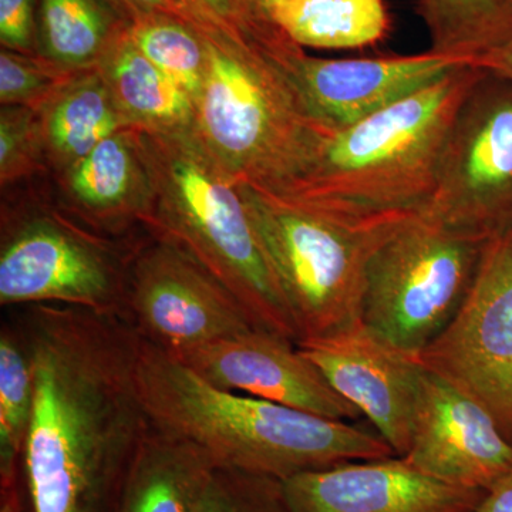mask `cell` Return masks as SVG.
I'll list each match as a JSON object with an SVG mask.
<instances>
[{
  "mask_svg": "<svg viewBox=\"0 0 512 512\" xmlns=\"http://www.w3.org/2000/svg\"><path fill=\"white\" fill-rule=\"evenodd\" d=\"M133 2L147 9L170 10L177 8L174 0H133Z\"/></svg>",
  "mask_w": 512,
  "mask_h": 512,
  "instance_id": "33",
  "label": "cell"
},
{
  "mask_svg": "<svg viewBox=\"0 0 512 512\" xmlns=\"http://www.w3.org/2000/svg\"><path fill=\"white\" fill-rule=\"evenodd\" d=\"M423 214L483 242L512 232V83L484 69L448 133Z\"/></svg>",
  "mask_w": 512,
  "mask_h": 512,
  "instance_id": "7",
  "label": "cell"
},
{
  "mask_svg": "<svg viewBox=\"0 0 512 512\" xmlns=\"http://www.w3.org/2000/svg\"><path fill=\"white\" fill-rule=\"evenodd\" d=\"M134 376L151 426L200 447L215 467L285 481L396 456L379 434L348 421L218 389L173 353L141 338Z\"/></svg>",
  "mask_w": 512,
  "mask_h": 512,
  "instance_id": "2",
  "label": "cell"
},
{
  "mask_svg": "<svg viewBox=\"0 0 512 512\" xmlns=\"http://www.w3.org/2000/svg\"><path fill=\"white\" fill-rule=\"evenodd\" d=\"M168 190L157 227L228 289L258 329L301 340L291 306L262 251L241 191L190 151L167 163Z\"/></svg>",
  "mask_w": 512,
  "mask_h": 512,
  "instance_id": "5",
  "label": "cell"
},
{
  "mask_svg": "<svg viewBox=\"0 0 512 512\" xmlns=\"http://www.w3.org/2000/svg\"><path fill=\"white\" fill-rule=\"evenodd\" d=\"M127 268L101 241L64 222L33 220L0 252V305H60L123 316Z\"/></svg>",
  "mask_w": 512,
  "mask_h": 512,
  "instance_id": "10",
  "label": "cell"
},
{
  "mask_svg": "<svg viewBox=\"0 0 512 512\" xmlns=\"http://www.w3.org/2000/svg\"><path fill=\"white\" fill-rule=\"evenodd\" d=\"M484 69L458 67L426 89L333 131L305 173L278 195L338 217L423 212L437 183L448 133Z\"/></svg>",
  "mask_w": 512,
  "mask_h": 512,
  "instance_id": "3",
  "label": "cell"
},
{
  "mask_svg": "<svg viewBox=\"0 0 512 512\" xmlns=\"http://www.w3.org/2000/svg\"><path fill=\"white\" fill-rule=\"evenodd\" d=\"M271 19L295 45L313 49H363L390 29L384 0H289Z\"/></svg>",
  "mask_w": 512,
  "mask_h": 512,
  "instance_id": "17",
  "label": "cell"
},
{
  "mask_svg": "<svg viewBox=\"0 0 512 512\" xmlns=\"http://www.w3.org/2000/svg\"><path fill=\"white\" fill-rule=\"evenodd\" d=\"M431 52L478 63L512 40V0H417Z\"/></svg>",
  "mask_w": 512,
  "mask_h": 512,
  "instance_id": "18",
  "label": "cell"
},
{
  "mask_svg": "<svg viewBox=\"0 0 512 512\" xmlns=\"http://www.w3.org/2000/svg\"><path fill=\"white\" fill-rule=\"evenodd\" d=\"M298 348L330 386L367 417L394 454L403 457L412 440L424 373L419 357L397 348L363 320L329 335L303 339Z\"/></svg>",
  "mask_w": 512,
  "mask_h": 512,
  "instance_id": "12",
  "label": "cell"
},
{
  "mask_svg": "<svg viewBox=\"0 0 512 512\" xmlns=\"http://www.w3.org/2000/svg\"><path fill=\"white\" fill-rule=\"evenodd\" d=\"M417 357L483 407L512 444V232L485 245L463 305Z\"/></svg>",
  "mask_w": 512,
  "mask_h": 512,
  "instance_id": "8",
  "label": "cell"
},
{
  "mask_svg": "<svg viewBox=\"0 0 512 512\" xmlns=\"http://www.w3.org/2000/svg\"><path fill=\"white\" fill-rule=\"evenodd\" d=\"M192 512H291L284 481L214 467L202 484Z\"/></svg>",
  "mask_w": 512,
  "mask_h": 512,
  "instance_id": "24",
  "label": "cell"
},
{
  "mask_svg": "<svg viewBox=\"0 0 512 512\" xmlns=\"http://www.w3.org/2000/svg\"><path fill=\"white\" fill-rule=\"evenodd\" d=\"M117 123L116 111L104 87L83 84L56 104L49 121L50 140L60 153L82 158L111 137Z\"/></svg>",
  "mask_w": 512,
  "mask_h": 512,
  "instance_id": "21",
  "label": "cell"
},
{
  "mask_svg": "<svg viewBox=\"0 0 512 512\" xmlns=\"http://www.w3.org/2000/svg\"><path fill=\"white\" fill-rule=\"evenodd\" d=\"M215 464L200 447L151 426L109 512H192Z\"/></svg>",
  "mask_w": 512,
  "mask_h": 512,
  "instance_id": "16",
  "label": "cell"
},
{
  "mask_svg": "<svg viewBox=\"0 0 512 512\" xmlns=\"http://www.w3.org/2000/svg\"><path fill=\"white\" fill-rule=\"evenodd\" d=\"M262 50L313 119L332 131L379 113L458 67L473 66L431 50L413 56L319 59L303 55L282 30L268 37Z\"/></svg>",
  "mask_w": 512,
  "mask_h": 512,
  "instance_id": "11",
  "label": "cell"
},
{
  "mask_svg": "<svg viewBox=\"0 0 512 512\" xmlns=\"http://www.w3.org/2000/svg\"><path fill=\"white\" fill-rule=\"evenodd\" d=\"M133 178V157L127 144L111 136L77 160L72 187L84 207L111 215L126 204Z\"/></svg>",
  "mask_w": 512,
  "mask_h": 512,
  "instance_id": "22",
  "label": "cell"
},
{
  "mask_svg": "<svg viewBox=\"0 0 512 512\" xmlns=\"http://www.w3.org/2000/svg\"><path fill=\"white\" fill-rule=\"evenodd\" d=\"M238 187L301 340L360 322L373 256L416 214L356 220L293 204L245 181Z\"/></svg>",
  "mask_w": 512,
  "mask_h": 512,
  "instance_id": "4",
  "label": "cell"
},
{
  "mask_svg": "<svg viewBox=\"0 0 512 512\" xmlns=\"http://www.w3.org/2000/svg\"><path fill=\"white\" fill-rule=\"evenodd\" d=\"M35 400L22 473L30 512H109L151 424L136 386L140 338L126 320L25 306Z\"/></svg>",
  "mask_w": 512,
  "mask_h": 512,
  "instance_id": "1",
  "label": "cell"
},
{
  "mask_svg": "<svg viewBox=\"0 0 512 512\" xmlns=\"http://www.w3.org/2000/svg\"><path fill=\"white\" fill-rule=\"evenodd\" d=\"M175 5L191 9L204 22L222 23L229 35L241 37L242 32L251 35L256 26L266 18L255 8L252 0H174Z\"/></svg>",
  "mask_w": 512,
  "mask_h": 512,
  "instance_id": "26",
  "label": "cell"
},
{
  "mask_svg": "<svg viewBox=\"0 0 512 512\" xmlns=\"http://www.w3.org/2000/svg\"><path fill=\"white\" fill-rule=\"evenodd\" d=\"M478 67L488 70V72L504 77L512 83V40L507 45L501 47L497 52L484 57Z\"/></svg>",
  "mask_w": 512,
  "mask_h": 512,
  "instance_id": "30",
  "label": "cell"
},
{
  "mask_svg": "<svg viewBox=\"0 0 512 512\" xmlns=\"http://www.w3.org/2000/svg\"><path fill=\"white\" fill-rule=\"evenodd\" d=\"M284 490L291 512H473L487 494L441 483L399 456L308 471Z\"/></svg>",
  "mask_w": 512,
  "mask_h": 512,
  "instance_id": "15",
  "label": "cell"
},
{
  "mask_svg": "<svg viewBox=\"0 0 512 512\" xmlns=\"http://www.w3.org/2000/svg\"><path fill=\"white\" fill-rule=\"evenodd\" d=\"M33 0H0V39L3 45L26 49L33 28Z\"/></svg>",
  "mask_w": 512,
  "mask_h": 512,
  "instance_id": "28",
  "label": "cell"
},
{
  "mask_svg": "<svg viewBox=\"0 0 512 512\" xmlns=\"http://www.w3.org/2000/svg\"><path fill=\"white\" fill-rule=\"evenodd\" d=\"M473 512H512V471L485 494Z\"/></svg>",
  "mask_w": 512,
  "mask_h": 512,
  "instance_id": "29",
  "label": "cell"
},
{
  "mask_svg": "<svg viewBox=\"0 0 512 512\" xmlns=\"http://www.w3.org/2000/svg\"><path fill=\"white\" fill-rule=\"evenodd\" d=\"M205 382L325 419L352 421L362 413L340 396L295 342L252 329L174 355Z\"/></svg>",
  "mask_w": 512,
  "mask_h": 512,
  "instance_id": "13",
  "label": "cell"
},
{
  "mask_svg": "<svg viewBox=\"0 0 512 512\" xmlns=\"http://www.w3.org/2000/svg\"><path fill=\"white\" fill-rule=\"evenodd\" d=\"M487 244L423 212L413 215L370 262L363 322L397 348L419 355L463 305Z\"/></svg>",
  "mask_w": 512,
  "mask_h": 512,
  "instance_id": "6",
  "label": "cell"
},
{
  "mask_svg": "<svg viewBox=\"0 0 512 512\" xmlns=\"http://www.w3.org/2000/svg\"><path fill=\"white\" fill-rule=\"evenodd\" d=\"M35 400L28 343L18 320L0 329V490L19 484Z\"/></svg>",
  "mask_w": 512,
  "mask_h": 512,
  "instance_id": "19",
  "label": "cell"
},
{
  "mask_svg": "<svg viewBox=\"0 0 512 512\" xmlns=\"http://www.w3.org/2000/svg\"><path fill=\"white\" fill-rule=\"evenodd\" d=\"M121 318L173 355L258 329L215 276L163 238L127 266Z\"/></svg>",
  "mask_w": 512,
  "mask_h": 512,
  "instance_id": "9",
  "label": "cell"
},
{
  "mask_svg": "<svg viewBox=\"0 0 512 512\" xmlns=\"http://www.w3.org/2000/svg\"><path fill=\"white\" fill-rule=\"evenodd\" d=\"M46 45L60 62L92 59L106 36L103 16L92 0H43Z\"/></svg>",
  "mask_w": 512,
  "mask_h": 512,
  "instance_id": "25",
  "label": "cell"
},
{
  "mask_svg": "<svg viewBox=\"0 0 512 512\" xmlns=\"http://www.w3.org/2000/svg\"><path fill=\"white\" fill-rule=\"evenodd\" d=\"M0 512H25L19 484L0 490Z\"/></svg>",
  "mask_w": 512,
  "mask_h": 512,
  "instance_id": "31",
  "label": "cell"
},
{
  "mask_svg": "<svg viewBox=\"0 0 512 512\" xmlns=\"http://www.w3.org/2000/svg\"><path fill=\"white\" fill-rule=\"evenodd\" d=\"M134 46L170 76L192 99L201 94L205 47L197 37L174 22H148L133 33Z\"/></svg>",
  "mask_w": 512,
  "mask_h": 512,
  "instance_id": "23",
  "label": "cell"
},
{
  "mask_svg": "<svg viewBox=\"0 0 512 512\" xmlns=\"http://www.w3.org/2000/svg\"><path fill=\"white\" fill-rule=\"evenodd\" d=\"M42 74L18 57L2 53L0 56V99L12 103L28 99L42 87Z\"/></svg>",
  "mask_w": 512,
  "mask_h": 512,
  "instance_id": "27",
  "label": "cell"
},
{
  "mask_svg": "<svg viewBox=\"0 0 512 512\" xmlns=\"http://www.w3.org/2000/svg\"><path fill=\"white\" fill-rule=\"evenodd\" d=\"M286 2H289V0H252L255 8L269 19H271L272 13L276 9L281 8L282 5H285Z\"/></svg>",
  "mask_w": 512,
  "mask_h": 512,
  "instance_id": "32",
  "label": "cell"
},
{
  "mask_svg": "<svg viewBox=\"0 0 512 512\" xmlns=\"http://www.w3.org/2000/svg\"><path fill=\"white\" fill-rule=\"evenodd\" d=\"M403 458L441 483L488 493L512 471V444L483 407L424 370Z\"/></svg>",
  "mask_w": 512,
  "mask_h": 512,
  "instance_id": "14",
  "label": "cell"
},
{
  "mask_svg": "<svg viewBox=\"0 0 512 512\" xmlns=\"http://www.w3.org/2000/svg\"><path fill=\"white\" fill-rule=\"evenodd\" d=\"M111 79L128 113L148 123H183L191 114V97L147 59L131 42L121 47Z\"/></svg>",
  "mask_w": 512,
  "mask_h": 512,
  "instance_id": "20",
  "label": "cell"
}]
</instances>
